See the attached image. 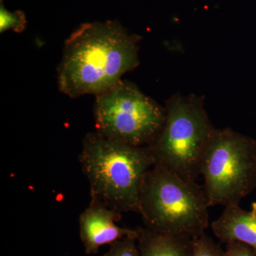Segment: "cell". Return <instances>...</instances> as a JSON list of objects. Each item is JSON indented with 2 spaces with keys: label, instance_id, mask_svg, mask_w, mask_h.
<instances>
[{
  "label": "cell",
  "instance_id": "6da1fadb",
  "mask_svg": "<svg viewBox=\"0 0 256 256\" xmlns=\"http://www.w3.org/2000/svg\"><path fill=\"white\" fill-rule=\"evenodd\" d=\"M139 42L118 21L82 24L65 42L60 90L70 98L110 90L139 64Z\"/></svg>",
  "mask_w": 256,
  "mask_h": 256
},
{
  "label": "cell",
  "instance_id": "7a4b0ae2",
  "mask_svg": "<svg viewBox=\"0 0 256 256\" xmlns=\"http://www.w3.org/2000/svg\"><path fill=\"white\" fill-rule=\"evenodd\" d=\"M90 196L120 213L138 212L144 175L154 165L148 146H131L88 133L79 156Z\"/></svg>",
  "mask_w": 256,
  "mask_h": 256
},
{
  "label": "cell",
  "instance_id": "3957f363",
  "mask_svg": "<svg viewBox=\"0 0 256 256\" xmlns=\"http://www.w3.org/2000/svg\"><path fill=\"white\" fill-rule=\"evenodd\" d=\"M210 205L204 188L160 165L144 175L138 213L146 228L194 238L208 226Z\"/></svg>",
  "mask_w": 256,
  "mask_h": 256
},
{
  "label": "cell",
  "instance_id": "277c9868",
  "mask_svg": "<svg viewBox=\"0 0 256 256\" xmlns=\"http://www.w3.org/2000/svg\"><path fill=\"white\" fill-rule=\"evenodd\" d=\"M164 126L148 146L154 164L184 180L196 182L202 156L216 130L205 110L204 98L176 94L166 102Z\"/></svg>",
  "mask_w": 256,
  "mask_h": 256
},
{
  "label": "cell",
  "instance_id": "5b68a950",
  "mask_svg": "<svg viewBox=\"0 0 256 256\" xmlns=\"http://www.w3.org/2000/svg\"><path fill=\"white\" fill-rule=\"evenodd\" d=\"M201 175L210 206L239 205L256 188V141L216 128L202 156Z\"/></svg>",
  "mask_w": 256,
  "mask_h": 256
},
{
  "label": "cell",
  "instance_id": "8992f818",
  "mask_svg": "<svg viewBox=\"0 0 256 256\" xmlns=\"http://www.w3.org/2000/svg\"><path fill=\"white\" fill-rule=\"evenodd\" d=\"M165 117V108L127 80L96 97V132L131 146H149L161 132Z\"/></svg>",
  "mask_w": 256,
  "mask_h": 256
},
{
  "label": "cell",
  "instance_id": "52a82bcc",
  "mask_svg": "<svg viewBox=\"0 0 256 256\" xmlns=\"http://www.w3.org/2000/svg\"><path fill=\"white\" fill-rule=\"evenodd\" d=\"M122 214L92 198L88 206L79 217V234L88 255L96 254L99 248L126 237L138 238L139 229L122 228L117 225Z\"/></svg>",
  "mask_w": 256,
  "mask_h": 256
},
{
  "label": "cell",
  "instance_id": "ba28073f",
  "mask_svg": "<svg viewBox=\"0 0 256 256\" xmlns=\"http://www.w3.org/2000/svg\"><path fill=\"white\" fill-rule=\"evenodd\" d=\"M210 228L222 242H242L256 252V202L252 203L250 210H242L239 205L226 206Z\"/></svg>",
  "mask_w": 256,
  "mask_h": 256
},
{
  "label": "cell",
  "instance_id": "9c48e42d",
  "mask_svg": "<svg viewBox=\"0 0 256 256\" xmlns=\"http://www.w3.org/2000/svg\"><path fill=\"white\" fill-rule=\"evenodd\" d=\"M140 256H193L194 238L188 236L138 228Z\"/></svg>",
  "mask_w": 256,
  "mask_h": 256
},
{
  "label": "cell",
  "instance_id": "30bf717a",
  "mask_svg": "<svg viewBox=\"0 0 256 256\" xmlns=\"http://www.w3.org/2000/svg\"><path fill=\"white\" fill-rule=\"evenodd\" d=\"M26 18L24 13L21 10L8 11L5 8L3 0H0V32L13 30L21 33L26 28Z\"/></svg>",
  "mask_w": 256,
  "mask_h": 256
},
{
  "label": "cell",
  "instance_id": "8fae6325",
  "mask_svg": "<svg viewBox=\"0 0 256 256\" xmlns=\"http://www.w3.org/2000/svg\"><path fill=\"white\" fill-rule=\"evenodd\" d=\"M193 256H224V250L213 239L204 234L194 238Z\"/></svg>",
  "mask_w": 256,
  "mask_h": 256
},
{
  "label": "cell",
  "instance_id": "7c38bea8",
  "mask_svg": "<svg viewBox=\"0 0 256 256\" xmlns=\"http://www.w3.org/2000/svg\"><path fill=\"white\" fill-rule=\"evenodd\" d=\"M136 237H126L111 244L104 256H140Z\"/></svg>",
  "mask_w": 256,
  "mask_h": 256
},
{
  "label": "cell",
  "instance_id": "4fadbf2b",
  "mask_svg": "<svg viewBox=\"0 0 256 256\" xmlns=\"http://www.w3.org/2000/svg\"><path fill=\"white\" fill-rule=\"evenodd\" d=\"M224 256H256V252L246 244L234 242L226 244Z\"/></svg>",
  "mask_w": 256,
  "mask_h": 256
}]
</instances>
